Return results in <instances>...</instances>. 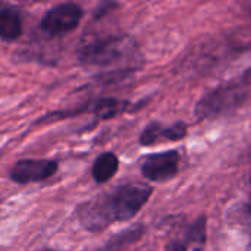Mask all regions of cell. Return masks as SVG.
Listing matches in <instances>:
<instances>
[{
    "mask_svg": "<svg viewBox=\"0 0 251 251\" xmlns=\"http://www.w3.org/2000/svg\"><path fill=\"white\" fill-rule=\"evenodd\" d=\"M179 151L166 150L150 153L140 159V172L150 182H166L174 179L179 172Z\"/></svg>",
    "mask_w": 251,
    "mask_h": 251,
    "instance_id": "cell-5",
    "label": "cell"
},
{
    "mask_svg": "<svg viewBox=\"0 0 251 251\" xmlns=\"http://www.w3.org/2000/svg\"><path fill=\"white\" fill-rule=\"evenodd\" d=\"M59 171V163L53 159H21L10 172L9 178L19 185L43 182L54 176Z\"/></svg>",
    "mask_w": 251,
    "mask_h": 251,
    "instance_id": "cell-6",
    "label": "cell"
},
{
    "mask_svg": "<svg viewBox=\"0 0 251 251\" xmlns=\"http://www.w3.org/2000/svg\"><path fill=\"white\" fill-rule=\"evenodd\" d=\"M146 232V226L143 224H135L118 234H115L113 237H110L99 251H122L128 249L129 246L138 243L143 235Z\"/></svg>",
    "mask_w": 251,
    "mask_h": 251,
    "instance_id": "cell-10",
    "label": "cell"
},
{
    "mask_svg": "<svg viewBox=\"0 0 251 251\" xmlns=\"http://www.w3.org/2000/svg\"><path fill=\"white\" fill-rule=\"evenodd\" d=\"M196 251H200V250H199V249H197V250H196Z\"/></svg>",
    "mask_w": 251,
    "mask_h": 251,
    "instance_id": "cell-17",
    "label": "cell"
},
{
    "mask_svg": "<svg viewBox=\"0 0 251 251\" xmlns=\"http://www.w3.org/2000/svg\"><path fill=\"white\" fill-rule=\"evenodd\" d=\"M84 18V9L72 1L51 6L40 21V29L49 37H62L72 32Z\"/></svg>",
    "mask_w": 251,
    "mask_h": 251,
    "instance_id": "cell-4",
    "label": "cell"
},
{
    "mask_svg": "<svg viewBox=\"0 0 251 251\" xmlns=\"http://www.w3.org/2000/svg\"><path fill=\"white\" fill-rule=\"evenodd\" d=\"M163 126L165 125L157 121H153L149 125H146L138 138L140 146L141 147H153V146L162 143L163 141Z\"/></svg>",
    "mask_w": 251,
    "mask_h": 251,
    "instance_id": "cell-12",
    "label": "cell"
},
{
    "mask_svg": "<svg viewBox=\"0 0 251 251\" xmlns=\"http://www.w3.org/2000/svg\"><path fill=\"white\" fill-rule=\"evenodd\" d=\"M165 251H187V247H185V244L175 241V243H171V244L165 249Z\"/></svg>",
    "mask_w": 251,
    "mask_h": 251,
    "instance_id": "cell-15",
    "label": "cell"
},
{
    "mask_svg": "<svg viewBox=\"0 0 251 251\" xmlns=\"http://www.w3.org/2000/svg\"><path fill=\"white\" fill-rule=\"evenodd\" d=\"M38 251H59V250H54V249H50V247H44V249H41V250Z\"/></svg>",
    "mask_w": 251,
    "mask_h": 251,
    "instance_id": "cell-16",
    "label": "cell"
},
{
    "mask_svg": "<svg viewBox=\"0 0 251 251\" xmlns=\"http://www.w3.org/2000/svg\"><path fill=\"white\" fill-rule=\"evenodd\" d=\"M188 134V125L184 121H176L171 125L163 126V140L165 141H181Z\"/></svg>",
    "mask_w": 251,
    "mask_h": 251,
    "instance_id": "cell-13",
    "label": "cell"
},
{
    "mask_svg": "<svg viewBox=\"0 0 251 251\" xmlns=\"http://www.w3.org/2000/svg\"><path fill=\"white\" fill-rule=\"evenodd\" d=\"M118 171H119L118 156L113 151H103L96 157L91 168V175L99 185H103L109 182L118 174Z\"/></svg>",
    "mask_w": 251,
    "mask_h": 251,
    "instance_id": "cell-9",
    "label": "cell"
},
{
    "mask_svg": "<svg viewBox=\"0 0 251 251\" xmlns=\"http://www.w3.org/2000/svg\"><path fill=\"white\" fill-rule=\"evenodd\" d=\"M119 6V3H113V1H101L97 7H96V10H94V13H93V16H94V19H101L103 16H106V15H109L115 7H118Z\"/></svg>",
    "mask_w": 251,
    "mask_h": 251,
    "instance_id": "cell-14",
    "label": "cell"
},
{
    "mask_svg": "<svg viewBox=\"0 0 251 251\" xmlns=\"http://www.w3.org/2000/svg\"><path fill=\"white\" fill-rule=\"evenodd\" d=\"M250 97V69H246L243 75L219 84L209 93H206L194 107V116L197 121L218 119L235 113L241 109Z\"/></svg>",
    "mask_w": 251,
    "mask_h": 251,
    "instance_id": "cell-2",
    "label": "cell"
},
{
    "mask_svg": "<svg viewBox=\"0 0 251 251\" xmlns=\"http://www.w3.org/2000/svg\"><path fill=\"white\" fill-rule=\"evenodd\" d=\"M151 194L153 188L149 184H121L81 203L75 210L76 219L87 232L100 234L116 222L132 221L147 204Z\"/></svg>",
    "mask_w": 251,
    "mask_h": 251,
    "instance_id": "cell-1",
    "label": "cell"
},
{
    "mask_svg": "<svg viewBox=\"0 0 251 251\" xmlns=\"http://www.w3.org/2000/svg\"><path fill=\"white\" fill-rule=\"evenodd\" d=\"M0 157H1V153H0Z\"/></svg>",
    "mask_w": 251,
    "mask_h": 251,
    "instance_id": "cell-18",
    "label": "cell"
},
{
    "mask_svg": "<svg viewBox=\"0 0 251 251\" xmlns=\"http://www.w3.org/2000/svg\"><path fill=\"white\" fill-rule=\"evenodd\" d=\"M129 35H104L81 44L76 50V62L84 68H109L121 62L132 49Z\"/></svg>",
    "mask_w": 251,
    "mask_h": 251,
    "instance_id": "cell-3",
    "label": "cell"
},
{
    "mask_svg": "<svg viewBox=\"0 0 251 251\" xmlns=\"http://www.w3.org/2000/svg\"><path fill=\"white\" fill-rule=\"evenodd\" d=\"M132 103L128 100L116 99V97H100L96 101L90 103L88 110L99 119V121H109L115 119L116 116L131 112Z\"/></svg>",
    "mask_w": 251,
    "mask_h": 251,
    "instance_id": "cell-7",
    "label": "cell"
},
{
    "mask_svg": "<svg viewBox=\"0 0 251 251\" xmlns=\"http://www.w3.org/2000/svg\"><path fill=\"white\" fill-rule=\"evenodd\" d=\"M206 234H207V218L206 215H200L185 231V240L190 244L204 246L206 244Z\"/></svg>",
    "mask_w": 251,
    "mask_h": 251,
    "instance_id": "cell-11",
    "label": "cell"
},
{
    "mask_svg": "<svg viewBox=\"0 0 251 251\" xmlns=\"http://www.w3.org/2000/svg\"><path fill=\"white\" fill-rule=\"evenodd\" d=\"M0 204H1V200H0Z\"/></svg>",
    "mask_w": 251,
    "mask_h": 251,
    "instance_id": "cell-19",
    "label": "cell"
},
{
    "mask_svg": "<svg viewBox=\"0 0 251 251\" xmlns=\"http://www.w3.org/2000/svg\"><path fill=\"white\" fill-rule=\"evenodd\" d=\"M22 35V18L21 12L9 4L0 7V40L4 43H13Z\"/></svg>",
    "mask_w": 251,
    "mask_h": 251,
    "instance_id": "cell-8",
    "label": "cell"
}]
</instances>
